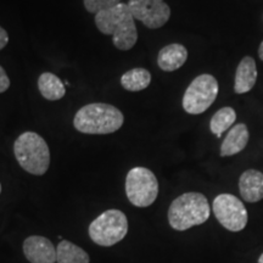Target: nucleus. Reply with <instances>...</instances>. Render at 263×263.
<instances>
[{
  "label": "nucleus",
  "instance_id": "nucleus-15",
  "mask_svg": "<svg viewBox=\"0 0 263 263\" xmlns=\"http://www.w3.org/2000/svg\"><path fill=\"white\" fill-rule=\"evenodd\" d=\"M38 89L43 98L50 101L60 100L66 94L65 84L58 76L50 73V72H44L39 76Z\"/></svg>",
  "mask_w": 263,
  "mask_h": 263
},
{
  "label": "nucleus",
  "instance_id": "nucleus-24",
  "mask_svg": "<svg viewBox=\"0 0 263 263\" xmlns=\"http://www.w3.org/2000/svg\"><path fill=\"white\" fill-rule=\"evenodd\" d=\"M0 193H2V184H0Z\"/></svg>",
  "mask_w": 263,
  "mask_h": 263
},
{
  "label": "nucleus",
  "instance_id": "nucleus-19",
  "mask_svg": "<svg viewBox=\"0 0 263 263\" xmlns=\"http://www.w3.org/2000/svg\"><path fill=\"white\" fill-rule=\"evenodd\" d=\"M122 0H83L84 8L88 12L91 14H98L99 11L114 8L118 4H121Z\"/></svg>",
  "mask_w": 263,
  "mask_h": 263
},
{
  "label": "nucleus",
  "instance_id": "nucleus-12",
  "mask_svg": "<svg viewBox=\"0 0 263 263\" xmlns=\"http://www.w3.org/2000/svg\"><path fill=\"white\" fill-rule=\"evenodd\" d=\"M257 81V67L254 58L245 57L239 62L235 72L234 91L236 94H245L255 87Z\"/></svg>",
  "mask_w": 263,
  "mask_h": 263
},
{
  "label": "nucleus",
  "instance_id": "nucleus-17",
  "mask_svg": "<svg viewBox=\"0 0 263 263\" xmlns=\"http://www.w3.org/2000/svg\"><path fill=\"white\" fill-rule=\"evenodd\" d=\"M151 83V73L145 68L137 67L126 72L121 77V84L128 91H140L146 89Z\"/></svg>",
  "mask_w": 263,
  "mask_h": 263
},
{
  "label": "nucleus",
  "instance_id": "nucleus-4",
  "mask_svg": "<svg viewBox=\"0 0 263 263\" xmlns=\"http://www.w3.org/2000/svg\"><path fill=\"white\" fill-rule=\"evenodd\" d=\"M14 154L26 172L43 176L50 166V151L44 138L35 132H25L14 143Z\"/></svg>",
  "mask_w": 263,
  "mask_h": 263
},
{
  "label": "nucleus",
  "instance_id": "nucleus-8",
  "mask_svg": "<svg viewBox=\"0 0 263 263\" xmlns=\"http://www.w3.org/2000/svg\"><path fill=\"white\" fill-rule=\"evenodd\" d=\"M212 210L217 221L230 232H240L248 224L249 216L246 207L232 194H219L213 200Z\"/></svg>",
  "mask_w": 263,
  "mask_h": 263
},
{
  "label": "nucleus",
  "instance_id": "nucleus-10",
  "mask_svg": "<svg viewBox=\"0 0 263 263\" xmlns=\"http://www.w3.org/2000/svg\"><path fill=\"white\" fill-rule=\"evenodd\" d=\"M24 254L31 263H55L57 250L48 238L39 235L28 236L24 241Z\"/></svg>",
  "mask_w": 263,
  "mask_h": 263
},
{
  "label": "nucleus",
  "instance_id": "nucleus-23",
  "mask_svg": "<svg viewBox=\"0 0 263 263\" xmlns=\"http://www.w3.org/2000/svg\"><path fill=\"white\" fill-rule=\"evenodd\" d=\"M258 263H263V254L259 256V258H258Z\"/></svg>",
  "mask_w": 263,
  "mask_h": 263
},
{
  "label": "nucleus",
  "instance_id": "nucleus-14",
  "mask_svg": "<svg viewBox=\"0 0 263 263\" xmlns=\"http://www.w3.org/2000/svg\"><path fill=\"white\" fill-rule=\"evenodd\" d=\"M250 133L246 124L238 123L235 126H233L221 145V156H233L241 153L246 147V145H248Z\"/></svg>",
  "mask_w": 263,
  "mask_h": 263
},
{
  "label": "nucleus",
  "instance_id": "nucleus-11",
  "mask_svg": "<svg viewBox=\"0 0 263 263\" xmlns=\"http://www.w3.org/2000/svg\"><path fill=\"white\" fill-rule=\"evenodd\" d=\"M240 195L248 202H258L263 199V173L257 170H248L240 176Z\"/></svg>",
  "mask_w": 263,
  "mask_h": 263
},
{
  "label": "nucleus",
  "instance_id": "nucleus-1",
  "mask_svg": "<svg viewBox=\"0 0 263 263\" xmlns=\"http://www.w3.org/2000/svg\"><path fill=\"white\" fill-rule=\"evenodd\" d=\"M95 25L104 34L112 35L118 50H130L138 41V31L129 6L121 3L114 8L95 14Z\"/></svg>",
  "mask_w": 263,
  "mask_h": 263
},
{
  "label": "nucleus",
  "instance_id": "nucleus-2",
  "mask_svg": "<svg viewBox=\"0 0 263 263\" xmlns=\"http://www.w3.org/2000/svg\"><path fill=\"white\" fill-rule=\"evenodd\" d=\"M124 116L110 104H88L77 111L73 118L76 129L84 134H110L123 126Z\"/></svg>",
  "mask_w": 263,
  "mask_h": 263
},
{
  "label": "nucleus",
  "instance_id": "nucleus-3",
  "mask_svg": "<svg viewBox=\"0 0 263 263\" xmlns=\"http://www.w3.org/2000/svg\"><path fill=\"white\" fill-rule=\"evenodd\" d=\"M211 215V207L201 193H185L173 200L168 209V222L173 229L186 230L205 223Z\"/></svg>",
  "mask_w": 263,
  "mask_h": 263
},
{
  "label": "nucleus",
  "instance_id": "nucleus-13",
  "mask_svg": "<svg viewBox=\"0 0 263 263\" xmlns=\"http://www.w3.org/2000/svg\"><path fill=\"white\" fill-rule=\"evenodd\" d=\"M188 60V50L182 44H170L162 48L157 57V65L164 72H173Z\"/></svg>",
  "mask_w": 263,
  "mask_h": 263
},
{
  "label": "nucleus",
  "instance_id": "nucleus-5",
  "mask_svg": "<svg viewBox=\"0 0 263 263\" xmlns=\"http://www.w3.org/2000/svg\"><path fill=\"white\" fill-rule=\"evenodd\" d=\"M128 233L127 217L120 210H107L97 217L89 226V236L97 245L114 246Z\"/></svg>",
  "mask_w": 263,
  "mask_h": 263
},
{
  "label": "nucleus",
  "instance_id": "nucleus-7",
  "mask_svg": "<svg viewBox=\"0 0 263 263\" xmlns=\"http://www.w3.org/2000/svg\"><path fill=\"white\" fill-rule=\"evenodd\" d=\"M218 90V82L212 74L197 76L184 93L183 108L190 115L205 112L215 103Z\"/></svg>",
  "mask_w": 263,
  "mask_h": 263
},
{
  "label": "nucleus",
  "instance_id": "nucleus-16",
  "mask_svg": "<svg viewBox=\"0 0 263 263\" xmlns=\"http://www.w3.org/2000/svg\"><path fill=\"white\" fill-rule=\"evenodd\" d=\"M90 257L83 249L68 240H62L57 248V263H89Z\"/></svg>",
  "mask_w": 263,
  "mask_h": 263
},
{
  "label": "nucleus",
  "instance_id": "nucleus-18",
  "mask_svg": "<svg viewBox=\"0 0 263 263\" xmlns=\"http://www.w3.org/2000/svg\"><path fill=\"white\" fill-rule=\"evenodd\" d=\"M235 120L236 114L234 108L229 106L222 107L212 116L211 122H210V129L217 138H221L222 133L228 130L235 122Z\"/></svg>",
  "mask_w": 263,
  "mask_h": 263
},
{
  "label": "nucleus",
  "instance_id": "nucleus-20",
  "mask_svg": "<svg viewBox=\"0 0 263 263\" xmlns=\"http://www.w3.org/2000/svg\"><path fill=\"white\" fill-rule=\"evenodd\" d=\"M9 87H10V80H9L8 74H6L4 68L0 66V94L8 90Z\"/></svg>",
  "mask_w": 263,
  "mask_h": 263
},
{
  "label": "nucleus",
  "instance_id": "nucleus-21",
  "mask_svg": "<svg viewBox=\"0 0 263 263\" xmlns=\"http://www.w3.org/2000/svg\"><path fill=\"white\" fill-rule=\"evenodd\" d=\"M8 43H9L8 32H6L5 29L0 26V50H2V49H4L6 45H8Z\"/></svg>",
  "mask_w": 263,
  "mask_h": 263
},
{
  "label": "nucleus",
  "instance_id": "nucleus-22",
  "mask_svg": "<svg viewBox=\"0 0 263 263\" xmlns=\"http://www.w3.org/2000/svg\"><path fill=\"white\" fill-rule=\"evenodd\" d=\"M258 57H259V59H261V60L263 61V41H262L261 44H259V48H258Z\"/></svg>",
  "mask_w": 263,
  "mask_h": 263
},
{
  "label": "nucleus",
  "instance_id": "nucleus-9",
  "mask_svg": "<svg viewBox=\"0 0 263 263\" xmlns=\"http://www.w3.org/2000/svg\"><path fill=\"white\" fill-rule=\"evenodd\" d=\"M127 4L134 20L150 29L161 28L171 17V8L163 0H129Z\"/></svg>",
  "mask_w": 263,
  "mask_h": 263
},
{
  "label": "nucleus",
  "instance_id": "nucleus-6",
  "mask_svg": "<svg viewBox=\"0 0 263 263\" xmlns=\"http://www.w3.org/2000/svg\"><path fill=\"white\" fill-rule=\"evenodd\" d=\"M126 194L132 205L137 207L153 205L159 195L156 176L145 167H134L127 174Z\"/></svg>",
  "mask_w": 263,
  "mask_h": 263
}]
</instances>
